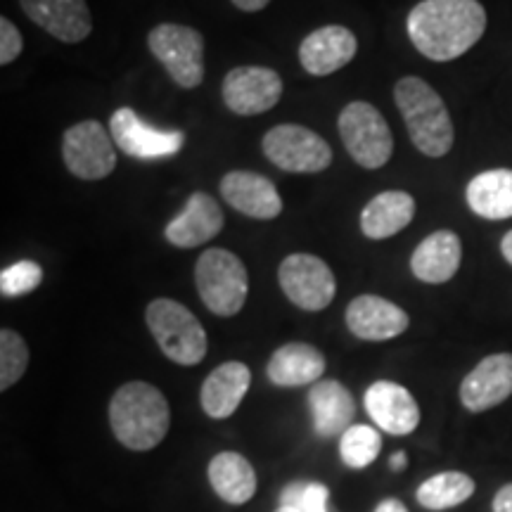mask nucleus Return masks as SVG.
<instances>
[{
    "label": "nucleus",
    "instance_id": "21",
    "mask_svg": "<svg viewBox=\"0 0 512 512\" xmlns=\"http://www.w3.org/2000/svg\"><path fill=\"white\" fill-rule=\"evenodd\" d=\"M252 384V370L240 361L221 363L202 384L200 401L204 413L214 420H226L240 408Z\"/></svg>",
    "mask_w": 512,
    "mask_h": 512
},
{
    "label": "nucleus",
    "instance_id": "20",
    "mask_svg": "<svg viewBox=\"0 0 512 512\" xmlns=\"http://www.w3.org/2000/svg\"><path fill=\"white\" fill-rule=\"evenodd\" d=\"M309 408L313 430H316L320 439L342 437L356 415L354 396L337 380H320L311 384Z\"/></svg>",
    "mask_w": 512,
    "mask_h": 512
},
{
    "label": "nucleus",
    "instance_id": "25",
    "mask_svg": "<svg viewBox=\"0 0 512 512\" xmlns=\"http://www.w3.org/2000/svg\"><path fill=\"white\" fill-rule=\"evenodd\" d=\"M465 200L479 219H512V169L482 171L467 183Z\"/></svg>",
    "mask_w": 512,
    "mask_h": 512
},
{
    "label": "nucleus",
    "instance_id": "34",
    "mask_svg": "<svg viewBox=\"0 0 512 512\" xmlns=\"http://www.w3.org/2000/svg\"><path fill=\"white\" fill-rule=\"evenodd\" d=\"M230 3H233L235 8L242 12H259V10H264L271 0H230Z\"/></svg>",
    "mask_w": 512,
    "mask_h": 512
},
{
    "label": "nucleus",
    "instance_id": "5",
    "mask_svg": "<svg viewBox=\"0 0 512 512\" xmlns=\"http://www.w3.org/2000/svg\"><path fill=\"white\" fill-rule=\"evenodd\" d=\"M195 285L204 306L221 318L238 316L249 294L247 268L233 252L211 247L195 264Z\"/></svg>",
    "mask_w": 512,
    "mask_h": 512
},
{
    "label": "nucleus",
    "instance_id": "38",
    "mask_svg": "<svg viewBox=\"0 0 512 512\" xmlns=\"http://www.w3.org/2000/svg\"><path fill=\"white\" fill-rule=\"evenodd\" d=\"M275 512H299V510H294V508H283V505H280V508L275 510Z\"/></svg>",
    "mask_w": 512,
    "mask_h": 512
},
{
    "label": "nucleus",
    "instance_id": "2",
    "mask_svg": "<svg viewBox=\"0 0 512 512\" xmlns=\"http://www.w3.org/2000/svg\"><path fill=\"white\" fill-rule=\"evenodd\" d=\"M110 425L121 446L150 451L162 444L169 432V401L155 384L126 382L110 401Z\"/></svg>",
    "mask_w": 512,
    "mask_h": 512
},
{
    "label": "nucleus",
    "instance_id": "15",
    "mask_svg": "<svg viewBox=\"0 0 512 512\" xmlns=\"http://www.w3.org/2000/svg\"><path fill=\"white\" fill-rule=\"evenodd\" d=\"M411 325L408 313L377 294H361L347 306V328L366 342H387L403 335Z\"/></svg>",
    "mask_w": 512,
    "mask_h": 512
},
{
    "label": "nucleus",
    "instance_id": "31",
    "mask_svg": "<svg viewBox=\"0 0 512 512\" xmlns=\"http://www.w3.org/2000/svg\"><path fill=\"white\" fill-rule=\"evenodd\" d=\"M43 283V268L36 261H17L0 273V294L5 299L24 297V294L34 292Z\"/></svg>",
    "mask_w": 512,
    "mask_h": 512
},
{
    "label": "nucleus",
    "instance_id": "13",
    "mask_svg": "<svg viewBox=\"0 0 512 512\" xmlns=\"http://www.w3.org/2000/svg\"><path fill=\"white\" fill-rule=\"evenodd\" d=\"M512 396V354H491L460 382V403L470 413H484Z\"/></svg>",
    "mask_w": 512,
    "mask_h": 512
},
{
    "label": "nucleus",
    "instance_id": "6",
    "mask_svg": "<svg viewBox=\"0 0 512 512\" xmlns=\"http://www.w3.org/2000/svg\"><path fill=\"white\" fill-rule=\"evenodd\" d=\"M337 128L351 159L363 169H380L392 159V128L370 102H349L339 114Z\"/></svg>",
    "mask_w": 512,
    "mask_h": 512
},
{
    "label": "nucleus",
    "instance_id": "9",
    "mask_svg": "<svg viewBox=\"0 0 512 512\" xmlns=\"http://www.w3.org/2000/svg\"><path fill=\"white\" fill-rule=\"evenodd\" d=\"M62 159L81 181H100L117 169V145L100 121H79L64 131Z\"/></svg>",
    "mask_w": 512,
    "mask_h": 512
},
{
    "label": "nucleus",
    "instance_id": "10",
    "mask_svg": "<svg viewBox=\"0 0 512 512\" xmlns=\"http://www.w3.org/2000/svg\"><path fill=\"white\" fill-rule=\"evenodd\" d=\"M278 283L285 297L302 311H323L335 299L337 280L320 256L290 254L278 268Z\"/></svg>",
    "mask_w": 512,
    "mask_h": 512
},
{
    "label": "nucleus",
    "instance_id": "27",
    "mask_svg": "<svg viewBox=\"0 0 512 512\" xmlns=\"http://www.w3.org/2000/svg\"><path fill=\"white\" fill-rule=\"evenodd\" d=\"M475 494V479L467 477L465 472H439L420 484V489L415 491V498L425 510H451L456 505H463L470 501Z\"/></svg>",
    "mask_w": 512,
    "mask_h": 512
},
{
    "label": "nucleus",
    "instance_id": "22",
    "mask_svg": "<svg viewBox=\"0 0 512 512\" xmlns=\"http://www.w3.org/2000/svg\"><path fill=\"white\" fill-rule=\"evenodd\" d=\"M460 259H463V245L458 235L453 230H437L415 247L411 271L420 283L441 285L458 273Z\"/></svg>",
    "mask_w": 512,
    "mask_h": 512
},
{
    "label": "nucleus",
    "instance_id": "11",
    "mask_svg": "<svg viewBox=\"0 0 512 512\" xmlns=\"http://www.w3.org/2000/svg\"><path fill=\"white\" fill-rule=\"evenodd\" d=\"M110 133L114 145L121 152L133 159H143V162H155V159L174 157L181 152L185 143V133L178 128L164 131L145 124L131 107H119L110 119Z\"/></svg>",
    "mask_w": 512,
    "mask_h": 512
},
{
    "label": "nucleus",
    "instance_id": "7",
    "mask_svg": "<svg viewBox=\"0 0 512 512\" xmlns=\"http://www.w3.org/2000/svg\"><path fill=\"white\" fill-rule=\"evenodd\" d=\"M147 46L176 86L190 91L204 81V38L197 29L183 24H159L147 36Z\"/></svg>",
    "mask_w": 512,
    "mask_h": 512
},
{
    "label": "nucleus",
    "instance_id": "30",
    "mask_svg": "<svg viewBox=\"0 0 512 512\" xmlns=\"http://www.w3.org/2000/svg\"><path fill=\"white\" fill-rule=\"evenodd\" d=\"M328 486L320 482H290L280 494L283 508L299 512H328Z\"/></svg>",
    "mask_w": 512,
    "mask_h": 512
},
{
    "label": "nucleus",
    "instance_id": "8",
    "mask_svg": "<svg viewBox=\"0 0 512 512\" xmlns=\"http://www.w3.org/2000/svg\"><path fill=\"white\" fill-rule=\"evenodd\" d=\"M261 150L278 169L290 174H320L332 164V150L311 128L280 124L261 140Z\"/></svg>",
    "mask_w": 512,
    "mask_h": 512
},
{
    "label": "nucleus",
    "instance_id": "23",
    "mask_svg": "<svg viewBox=\"0 0 512 512\" xmlns=\"http://www.w3.org/2000/svg\"><path fill=\"white\" fill-rule=\"evenodd\" d=\"M268 380L275 387H304L316 384L325 373V356L306 342H290L275 349L268 361Z\"/></svg>",
    "mask_w": 512,
    "mask_h": 512
},
{
    "label": "nucleus",
    "instance_id": "1",
    "mask_svg": "<svg viewBox=\"0 0 512 512\" xmlns=\"http://www.w3.org/2000/svg\"><path fill=\"white\" fill-rule=\"evenodd\" d=\"M408 38L432 62L465 55L486 31V10L479 0H422L408 12Z\"/></svg>",
    "mask_w": 512,
    "mask_h": 512
},
{
    "label": "nucleus",
    "instance_id": "24",
    "mask_svg": "<svg viewBox=\"0 0 512 512\" xmlns=\"http://www.w3.org/2000/svg\"><path fill=\"white\" fill-rule=\"evenodd\" d=\"M415 216V200L403 190H387L373 197L361 214V230L368 240H387L401 233Z\"/></svg>",
    "mask_w": 512,
    "mask_h": 512
},
{
    "label": "nucleus",
    "instance_id": "14",
    "mask_svg": "<svg viewBox=\"0 0 512 512\" xmlns=\"http://www.w3.org/2000/svg\"><path fill=\"white\" fill-rule=\"evenodd\" d=\"M366 411L382 432L392 437H406L418 430L420 406L415 396L401 384L377 380L366 392Z\"/></svg>",
    "mask_w": 512,
    "mask_h": 512
},
{
    "label": "nucleus",
    "instance_id": "19",
    "mask_svg": "<svg viewBox=\"0 0 512 512\" xmlns=\"http://www.w3.org/2000/svg\"><path fill=\"white\" fill-rule=\"evenodd\" d=\"M358 41L354 31L339 24L311 31L299 46V62L313 76H328L339 72L356 57Z\"/></svg>",
    "mask_w": 512,
    "mask_h": 512
},
{
    "label": "nucleus",
    "instance_id": "33",
    "mask_svg": "<svg viewBox=\"0 0 512 512\" xmlns=\"http://www.w3.org/2000/svg\"><path fill=\"white\" fill-rule=\"evenodd\" d=\"M494 512H512V484H505L494 496Z\"/></svg>",
    "mask_w": 512,
    "mask_h": 512
},
{
    "label": "nucleus",
    "instance_id": "28",
    "mask_svg": "<svg viewBox=\"0 0 512 512\" xmlns=\"http://www.w3.org/2000/svg\"><path fill=\"white\" fill-rule=\"evenodd\" d=\"M382 451V434L375 427L351 425L339 437V456L351 470H366Z\"/></svg>",
    "mask_w": 512,
    "mask_h": 512
},
{
    "label": "nucleus",
    "instance_id": "12",
    "mask_svg": "<svg viewBox=\"0 0 512 512\" xmlns=\"http://www.w3.org/2000/svg\"><path fill=\"white\" fill-rule=\"evenodd\" d=\"M221 95L230 112L254 117L278 105L283 98V79L268 67H235L223 79Z\"/></svg>",
    "mask_w": 512,
    "mask_h": 512
},
{
    "label": "nucleus",
    "instance_id": "36",
    "mask_svg": "<svg viewBox=\"0 0 512 512\" xmlns=\"http://www.w3.org/2000/svg\"><path fill=\"white\" fill-rule=\"evenodd\" d=\"M501 254H503V259L508 261V264L512 266V230H508V233L503 235V240H501Z\"/></svg>",
    "mask_w": 512,
    "mask_h": 512
},
{
    "label": "nucleus",
    "instance_id": "4",
    "mask_svg": "<svg viewBox=\"0 0 512 512\" xmlns=\"http://www.w3.org/2000/svg\"><path fill=\"white\" fill-rule=\"evenodd\" d=\"M147 328L157 347L178 366H197L207 356V332L188 306L174 299H155L145 311Z\"/></svg>",
    "mask_w": 512,
    "mask_h": 512
},
{
    "label": "nucleus",
    "instance_id": "17",
    "mask_svg": "<svg viewBox=\"0 0 512 512\" xmlns=\"http://www.w3.org/2000/svg\"><path fill=\"white\" fill-rule=\"evenodd\" d=\"M19 5L31 22L62 43H81L93 31L86 0H19Z\"/></svg>",
    "mask_w": 512,
    "mask_h": 512
},
{
    "label": "nucleus",
    "instance_id": "37",
    "mask_svg": "<svg viewBox=\"0 0 512 512\" xmlns=\"http://www.w3.org/2000/svg\"><path fill=\"white\" fill-rule=\"evenodd\" d=\"M406 465H408V458H406V453H403V451H396L392 460H389V467H392L394 472H401Z\"/></svg>",
    "mask_w": 512,
    "mask_h": 512
},
{
    "label": "nucleus",
    "instance_id": "29",
    "mask_svg": "<svg viewBox=\"0 0 512 512\" xmlns=\"http://www.w3.org/2000/svg\"><path fill=\"white\" fill-rule=\"evenodd\" d=\"M29 368V347L15 330H0V389L8 392Z\"/></svg>",
    "mask_w": 512,
    "mask_h": 512
},
{
    "label": "nucleus",
    "instance_id": "3",
    "mask_svg": "<svg viewBox=\"0 0 512 512\" xmlns=\"http://www.w3.org/2000/svg\"><path fill=\"white\" fill-rule=\"evenodd\" d=\"M394 100L408 136L422 155L432 159L446 157L456 140V131L441 95L418 76H406L394 86Z\"/></svg>",
    "mask_w": 512,
    "mask_h": 512
},
{
    "label": "nucleus",
    "instance_id": "26",
    "mask_svg": "<svg viewBox=\"0 0 512 512\" xmlns=\"http://www.w3.org/2000/svg\"><path fill=\"white\" fill-rule=\"evenodd\" d=\"M209 484L221 501L245 505L256 494V472L245 456L235 451L216 453L209 463Z\"/></svg>",
    "mask_w": 512,
    "mask_h": 512
},
{
    "label": "nucleus",
    "instance_id": "32",
    "mask_svg": "<svg viewBox=\"0 0 512 512\" xmlns=\"http://www.w3.org/2000/svg\"><path fill=\"white\" fill-rule=\"evenodd\" d=\"M22 48H24V41H22V34H19V29L10 22L8 17L0 19V64L8 67L10 62H15L19 53H22Z\"/></svg>",
    "mask_w": 512,
    "mask_h": 512
},
{
    "label": "nucleus",
    "instance_id": "16",
    "mask_svg": "<svg viewBox=\"0 0 512 512\" xmlns=\"http://www.w3.org/2000/svg\"><path fill=\"white\" fill-rule=\"evenodd\" d=\"M221 195L230 207L256 221L283 214V200L273 181L254 171H230L221 181Z\"/></svg>",
    "mask_w": 512,
    "mask_h": 512
},
{
    "label": "nucleus",
    "instance_id": "18",
    "mask_svg": "<svg viewBox=\"0 0 512 512\" xmlns=\"http://www.w3.org/2000/svg\"><path fill=\"white\" fill-rule=\"evenodd\" d=\"M223 209L207 192H192L188 204L169 226L164 228V238L174 247L195 249L207 245L223 230Z\"/></svg>",
    "mask_w": 512,
    "mask_h": 512
},
{
    "label": "nucleus",
    "instance_id": "35",
    "mask_svg": "<svg viewBox=\"0 0 512 512\" xmlns=\"http://www.w3.org/2000/svg\"><path fill=\"white\" fill-rule=\"evenodd\" d=\"M375 512H408V508L399 501V498H384V501L377 503Z\"/></svg>",
    "mask_w": 512,
    "mask_h": 512
}]
</instances>
